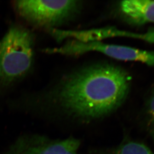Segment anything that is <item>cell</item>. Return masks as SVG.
<instances>
[{
  "instance_id": "obj_1",
  "label": "cell",
  "mask_w": 154,
  "mask_h": 154,
  "mask_svg": "<svg viewBox=\"0 0 154 154\" xmlns=\"http://www.w3.org/2000/svg\"><path fill=\"white\" fill-rule=\"evenodd\" d=\"M130 78L112 64L88 66L67 75L49 100L65 114L81 119L101 118L116 110L128 95Z\"/></svg>"
},
{
  "instance_id": "obj_2",
  "label": "cell",
  "mask_w": 154,
  "mask_h": 154,
  "mask_svg": "<svg viewBox=\"0 0 154 154\" xmlns=\"http://www.w3.org/2000/svg\"><path fill=\"white\" fill-rule=\"evenodd\" d=\"M34 36L19 25H13L0 41V95L24 79L33 64Z\"/></svg>"
},
{
  "instance_id": "obj_4",
  "label": "cell",
  "mask_w": 154,
  "mask_h": 154,
  "mask_svg": "<svg viewBox=\"0 0 154 154\" xmlns=\"http://www.w3.org/2000/svg\"><path fill=\"white\" fill-rule=\"evenodd\" d=\"M90 51H96L116 60L139 61L154 66V52L139 50L122 45L104 44L101 42H83L72 40L59 48H48V54H59L78 56Z\"/></svg>"
},
{
  "instance_id": "obj_5",
  "label": "cell",
  "mask_w": 154,
  "mask_h": 154,
  "mask_svg": "<svg viewBox=\"0 0 154 154\" xmlns=\"http://www.w3.org/2000/svg\"><path fill=\"white\" fill-rule=\"evenodd\" d=\"M80 146V141L73 137L52 139L44 136H24L5 154H78Z\"/></svg>"
},
{
  "instance_id": "obj_6",
  "label": "cell",
  "mask_w": 154,
  "mask_h": 154,
  "mask_svg": "<svg viewBox=\"0 0 154 154\" xmlns=\"http://www.w3.org/2000/svg\"><path fill=\"white\" fill-rule=\"evenodd\" d=\"M119 8L130 23L136 25L154 23V1H124L120 4Z\"/></svg>"
},
{
  "instance_id": "obj_7",
  "label": "cell",
  "mask_w": 154,
  "mask_h": 154,
  "mask_svg": "<svg viewBox=\"0 0 154 154\" xmlns=\"http://www.w3.org/2000/svg\"><path fill=\"white\" fill-rule=\"evenodd\" d=\"M112 154H154V153L144 144L135 142H129L120 146Z\"/></svg>"
},
{
  "instance_id": "obj_3",
  "label": "cell",
  "mask_w": 154,
  "mask_h": 154,
  "mask_svg": "<svg viewBox=\"0 0 154 154\" xmlns=\"http://www.w3.org/2000/svg\"><path fill=\"white\" fill-rule=\"evenodd\" d=\"M14 8L19 16L34 26L55 29L72 20L80 13V1H16Z\"/></svg>"
},
{
  "instance_id": "obj_8",
  "label": "cell",
  "mask_w": 154,
  "mask_h": 154,
  "mask_svg": "<svg viewBox=\"0 0 154 154\" xmlns=\"http://www.w3.org/2000/svg\"><path fill=\"white\" fill-rule=\"evenodd\" d=\"M147 127L154 141V93L150 98L148 107Z\"/></svg>"
},
{
  "instance_id": "obj_9",
  "label": "cell",
  "mask_w": 154,
  "mask_h": 154,
  "mask_svg": "<svg viewBox=\"0 0 154 154\" xmlns=\"http://www.w3.org/2000/svg\"><path fill=\"white\" fill-rule=\"evenodd\" d=\"M128 38H137L154 44V29H151L144 33L129 32Z\"/></svg>"
}]
</instances>
